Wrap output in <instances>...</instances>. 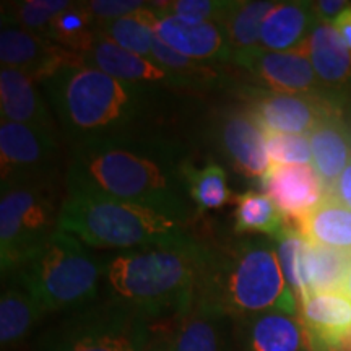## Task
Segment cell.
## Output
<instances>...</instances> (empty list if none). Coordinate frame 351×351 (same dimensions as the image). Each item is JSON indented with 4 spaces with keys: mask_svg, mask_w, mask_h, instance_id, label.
Masks as SVG:
<instances>
[{
    "mask_svg": "<svg viewBox=\"0 0 351 351\" xmlns=\"http://www.w3.org/2000/svg\"><path fill=\"white\" fill-rule=\"evenodd\" d=\"M82 60L85 65L98 69L117 80L134 83V85L165 82L176 83V85L182 83L161 65L153 62V59H147V57L134 54V52L117 46L116 43L104 36L99 28L90 49L82 54Z\"/></svg>",
    "mask_w": 351,
    "mask_h": 351,
    "instance_id": "cell-14",
    "label": "cell"
},
{
    "mask_svg": "<svg viewBox=\"0 0 351 351\" xmlns=\"http://www.w3.org/2000/svg\"><path fill=\"white\" fill-rule=\"evenodd\" d=\"M186 181L165 145L108 137L78 143L70 161L67 187H83L181 219Z\"/></svg>",
    "mask_w": 351,
    "mask_h": 351,
    "instance_id": "cell-1",
    "label": "cell"
},
{
    "mask_svg": "<svg viewBox=\"0 0 351 351\" xmlns=\"http://www.w3.org/2000/svg\"><path fill=\"white\" fill-rule=\"evenodd\" d=\"M313 2H276L261 28V51L285 52L304 46L317 26Z\"/></svg>",
    "mask_w": 351,
    "mask_h": 351,
    "instance_id": "cell-19",
    "label": "cell"
},
{
    "mask_svg": "<svg viewBox=\"0 0 351 351\" xmlns=\"http://www.w3.org/2000/svg\"><path fill=\"white\" fill-rule=\"evenodd\" d=\"M0 108L2 121L56 130L49 109L38 91L36 82L20 70L2 67Z\"/></svg>",
    "mask_w": 351,
    "mask_h": 351,
    "instance_id": "cell-20",
    "label": "cell"
},
{
    "mask_svg": "<svg viewBox=\"0 0 351 351\" xmlns=\"http://www.w3.org/2000/svg\"><path fill=\"white\" fill-rule=\"evenodd\" d=\"M223 147L236 171L245 178H262L271 166L265 132L249 111L228 114L221 130Z\"/></svg>",
    "mask_w": 351,
    "mask_h": 351,
    "instance_id": "cell-17",
    "label": "cell"
},
{
    "mask_svg": "<svg viewBox=\"0 0 351 351\" xmlns=\"http://www.w3.org/2000/svg\"><path fill=\"white\" fill-rule=\"evenodd\" d=\"M236 232H257L276 239L289 226L275 202L267 194L249 191L234 200Z\"/></svg>",
    "mask_w": 351,
    "mask_h": 351,
    "instance_id": "cell-30",
    "label": "cell"
},
{
    "mask_svg": "<svg viewBox=\"0 0 351 351\" xmlns=\"http://www.w3.org/2000/svg\"><path fill=\"white\" fill-rule=\"evenodd\" d=\"M337 95H285L262 91L252 98L251 116L263 132L307 135L327 116L343 111Z\"/></svg>",
    "mask_w": 351,
    "mask_h": 351,
    "instance_id": "cell-9",
    "label": "cell"
},
{
    "mask_svg": "<svg viewBox=\"0 0 351 351\" xmlns=\"http://www.w3.org/2000/svg\"><path fill=\"white\" fill-rule=\"evenodd\" d=\"M59 143L56 132L16 122L0 125V168L2 181L19 176L49 174Z\"/></svg>",
    "mask_w": 351,
    "mask_h": 351,
    "instance_id": "cell-11",
    "label": "cell"
},
{
    "mask_svg": "<svg viewBox=\"0 0 351 351\" xmlns=\"http://www.w3.org/2000/svg\"><path fill=\"white\" fill-rule=\"evenodd\" d=\"M142 351H169V339L163 337H152Z\"/></svg>",
    "mask_w": 351,
    "mask_h": 351,
    "instance_id": "cell-41",
    "label": "cell"
},
{
    "mask_svg": "<svg viewBox=\"0 0 351 351\" xmlns=\"http://www.w3.org/2000/svg\"><path fill=\"white\" fill-rule=\"evenodd\" d=\"M156 8V7H155ZM158 12L155 26L156 36L173 47L176 52L194 59L197 62L205 60H231V51L228 46L225 32L221 25L207 21V23L192 25Z\"/></svg>",
    "mask_w": 351,
    "mask_h": 351,
    "instance_id": "cell-16",
    "label": "cell"
},
{
    "mask_svg": "<svg viewBox=\"0 0 351 351\" xmlns=\"http://www.w3.org/2000/svg\"><path fill=\"white\" fill-rule=\"evenodd\" d=\"M343 293L348 298H351V262H350L348 274H346V280H345V285H343Z\"/></svg>",
    "mask_w": 351,
    "mask_h": 351,
    "instance_id": "cell-42",
    "label": "cell"
},
{
    "mask_svg": "<svg viewBox=\"0 0 351 351\" xmlns=\"http://www.w3.org/2000/svg\"><path fill=\"white\" fill-rule=\"evenodd\" d=\"M275 3L265 0L228 2L219 25L225 32L232 62L245 67L249 60L261 51L258 43H261L262 23Z\"/></svg>",
    "mask_w": 351,
    "mask_h": 351,
    "instance_id": "cell-21",
    "label": "cell"
},
{
    "mask_svg": "<svg viewBox=\"0 0 351 351\" xmlns=\"http://www.w3.org/2000/svg\"><path fill=\"white\" fill-rule=\"evenodd\" d=\"M156 21L158 12L152 2L119 20L99 23L98 28L104 36L116 43L117 46L150 59L153 41L156 36Z\"/></svg>",
    "mask_w": 351,
    "mask_h": 351,
    "instance_id": "cell-27",
    "label": "cell"
},
{
    "mask_svg": "<svg viewBox=\"0 0 351 351\" xmlns=\"http://www.w3.org/2000/svg\"><path fill=\"white\" fill-rule=\"evenodd\" d=\"M184 178L189 195L200 210L221 208L231 202L226 173L221 166L208 165L202 169L184 168Z\"/></svg>",
    "mask_w": 351,
    "mask_h": 351,
    "instance_id": "cell-31",
    "label": "cell"
},
{
    "mask_svg": "<svg viewBox=\"0 0 351 351\" xmlns=\"http://www.w3.org/2000/svg\"><path fill=\"white\" fill-rule=\"evenodd\" d=\"M197 293L226 317L296 313V295L285 278L276 247L263 241H241L218 256L205 254Z\"/></svg>",
    "mask_w": 351,
    "mask_h": 351,
    "instance_id": "cell-3",
    "label": "cell"
},
{
    "mask_svg": "<svg viewBox=\"0 0 351 351\" xmlns=\"http://www.w3.org/2000/svg\"><path fill=\"white\" fill-rule=\"evenodd\" d=\"M300 301L311 351L337 345L351 333V298L343 291L309 293Z\"/></svg>",
    "mask_w": 351,
    "mask_h": 351,
    "instance_id": "cell-15",
    "label": "cell"
},
{
    "mask_svg": "<svg viewBox=\"0 0 351 351\" xmlns=\"http://www.w3.org/2000/svg\"><path fill=\"white\" fill-rule=\"evenodd\" d=\"M153 62L168 70L179 78L181 82L192 80V78H213L215 73L212 69L202 65V62H197L194 59H189V57L176 52L173 47H169L168 44L161 41L160 38L155 36L153 41V49H152Z\"/></svg>",
    "mask_w": 351,
    "mask_h": 351,
    "instance_id": "cell-36",
    "label": "cell"
},
{
    "mask_svg": "<svg viewBox=\"0 0 351 351\" xmlns=\"http://www.w3.org/2000/svg\"><path fill=\"white\" fill-rule=\"evenodd\" d=\"M327 194L333 197L335 200H339L340 204L345 205L346 208L351 210V161Z\"/></svg>",
    "mask_w": 351,
    "mask_h": 351,
    "instance_id": "cell-39",
    "label": "cell"
},
{
    "mask_svg": "<svg viewBox=\"0 0 351 351\" xmlns=\"http://www.w3.org/2000/svg\"><path fill=\"white\" fill-rule=\"evenodd\" d=\"M41 34L82 57L90 49L98 34V23L88 10L86 2H73L69 8L56 15Z\"/></svg>",
    "mask_w": 351,
    "mask_h": 351,
    "instance_id": "cell-26",
    "label": "cell"
},
{
    "mask_svg": "<svg viewBox=\"0 0 351 351\" xmlns=\"http://www.w3.org/2000/svg\"><path fill=\"white\" fill-rule=\"evenodd\" d=\"M103 276L104 265L62 230L16 270V282L32 293L44 314L86 306L96 298Z\"/></svg>",
    "mask_w": 351,
    "mask_h": 351,
    "instance_id": "cell-6",
    "label": "cell"
},
{
    "mask_svg": "<svg viewBox=\"0 0 351 351\" xmlns=\"http://www.w3.org/2000/svg\"><path fill=\"white\" fill-rule=\"evenodd\" d=\"M249 69L274 93L326 95L309 59L307 43L293 51H258L249 60ZM332 95V93H328Z\"/></svg>",
    "mask_w": 351,
    "mask_h": 351,
    "instance_id": "cell-13",
    "label": "cell"
},
{
    "mask_svg": "<svg viewBox=\"0 0 351 351\" xmlns=\"http://www.w3.org/2000/svg\"><path fill=\"white\" fill-rule=\"evenodd\" d=\"M265 143L271 165L313 163V152L307 135L265 132Z\"/></svg>",
    "mask_w": 351,
    "mask_h": 351,
    "instance_id": "cell-34",
    "label": "cell"
},
{
    "mask_svg": "<svg viewBox=\"0 0 351 351\" xmlns=\"http://www.w3.org/2000/svg\"><path fill=\"white\" fill-rule=\"evenodd\" d=\"M261 179L265 194L293 228L327 195L326 186L311 165H271Z\"/></svg>",
    "mask_w": 351,
    "mask_h": 351,
    "instance_id": "cell-12",
    "label": "cell"
},
{
    "mask_svg": "<svg viewBox=\"0 0 351 351\" xmlns=\"http://www.w3.org/2000/svg\"><path fill=\"white\" fill-rule=\"evenodd\" d=\"M158 10L166 15H173L186 23L199 25L213 21L219 23L225 13L228 2L215 0H176V2H153Z\"/></svg>",
    "mask_w": 351,
    "mask_h": 351,
    "instance_id": "cell-35",
    "label": "cell"
},
{
    "mask_svg": "<svg viewBox=\"0 0 351 351\" xmlns=\"http://www.w3.org/2000/svg\"><path fill=\"white\" fill-rule=\"evenodd\" d=\"M295 230L309 243L351 254V210L328 194L296 223Z\"/></svg>",
    "mask_w": 351,
    "mask_h": 351,
    "instance_id": "cell-25",
    "label": "cell"
},
{
    "mask_svg": "<svg viewBox=\"0 0 351 351\" xmlns=\"http://www.w3.org/2000/svg\"><path fill=\"white\" fill-rule=\"evenodd\" d=\"M309 337L301 320L270 311L252 315L245 330L244 351H307Z\"/></svg>",
    "mask_w": 351,
    "mask_h": 351,
    "instance_id": "cell-24",
    "label": "cell"
},
{
    "mask_svg": "<svg viewBox=\"0 0 351 351\" xmlns=\"http://www.w3.org/2000/svg\"><path fill=\"white\" fill-rule=\"evenodd\" d=\"M0 60L2 67L20 70L36 83H43L65 65L83 62L80 56L64 49L44 34L15 26L2 29Z\"/></svg>",
    "mask_w": 351,
    "mask_h": 351,
    "instance_id": "cell-10",
    "label": "cell"
},
{
    "mask_svg": "<svg viewBox=\"0 0 351 351\" xmlns=\"http://www.w3.org/2000/svg\"><path fill=\"white\" fill-rule=\"evenodd\" d=\"M59 202L49 174L2 181L0 261L2 271H16L59 230Z\"/></svg>",
    "mask_w": 351,
    "mask_h": 351,
    "instance_id": "cell-7",
    "label": "cell"
},
{
    "mask_svg": "<svg viewBox=\"0 0 351 351\" xmlns=\"http://www.w3.org/2000/svg\"><path fill=\"white\" fill-rule=\"evenodd\" d=\"M59 230L101 249L187 245L179 219L83 187H67Z\"/></svg>",
    "mask_w": 351,
    "mask_h": 351,
    "instance_id": "cell-4",
    "label": "cell"
},
{
    "mask_svg": "<svg viewBox=\"0 0 351 351\" xmlns=\"http://www.w3.org/2000/svg\"><path fill=\"white\" fill-rule=\"evenodd\" d=\"M152 319L112 301L88 307L44 337L39 351H142Z\"/></svg>",
    "mask_w": 351,
    "mask_h": 351,
    "instance_id": "cell-8",
    "label": "cell"
},
{
    "mask_svg": "<svg viewBox=\"0 0 351 351\" xmlns=\"http://www.w3.org/2000/svg\"><path fill=\"white\" fill-rule=\"evenodd\" d=\"M41 85L64 129L78 143L117 137L137 117L145 98L143 86L83 62L65 65Z\"/></svg>",
    "mask_w": 351,
    "mask_h": 351,
    "instance_id": "cell-5",
    "label": "cell"
},
{
    "mask_svg": "<svg viewBox=\"0 0 351 351\" xmlns=\"http://www.w3.org/2000/svg\"><path fill=\"white\" fill-rule=\"evenodd\" d=\"M307 49L324 90L340 96L351 86V54L333 25L317 23L307 41Z\"/></svg>",
    "mask_w": 351,
    "mask_h": 351,
    "instance_id": "cell-22",
    "label": "cell"
},
{
    "mask_svg": "<svg viewBox=\"0 0 351 351\" xmlns=\"http://www.w3.org/2000/svg\"><path fill=\"white\" fill-rule=\"evenodd\" d=\"M205 252L195 243L145 247L109 258L104 280L111 300L148 319L186 314L199 291Z\"/></svg>",
    "mask_w": 351,
    "mask_h": 351,
    "instance_id": "cell-2",
    "label": "cell"
},
{
    "mask_svg": "<svg viewBox=\"0 0 351 351\" xmlns=\"http://www.w3.org/2000/svg\"><path fill=\"white\" fill-rule=\"evenodd\" d=\"M307 137L313 168L328 192L351 161V132L345 122V109L320 121Z\"/></svg>",
    "mask_w": 351,
    "mask_h": 351,
    "instance_id": "cell-18",
    "label": "cell"
},
{
    "mask_svg": "<svg viewBox=\"0 0 351 351\" xmlns=\"http://www.w3.org/2000/svg\"><path fill=\"white\" fill-rule=\"evenodd\" d=\"M276 241V252L285 274V278L300 298L307 293L306 280V261H307V239L293 226H288Z\"/></svg>",
    "mask_w": 351,
    "mask_h": 351,
    "instance_id": "cell-32",
    "label": "cell"
},
{
    "mask_svg": "<svg viewBox=\"0 0 351 351\" xmlns=\"http://www.w3.org/2000/svg\"><path fill=\"white\" fill-rule=\"evenodd\" d=\"M73 2L69 0H23L8 3L3 12H8V25L28 32L41 33L56 15L69 8Z\"/></svg>",
    "mask_w": 351,
    "mask_h": 351,
    "instance_id": "cell-33",
    "label": "cell"
},
{
    "mask_svg": "<svg viewBox=\"0 0 351 351\" xmlns=\"http://www.w3.org/2000/svg\"><path fill=\"white\" fill-rule=\"evenodd\" d=\"M226 315L197 293L194 304L179 315L169 337V351H221V322Z\"/></svg>",
    "mask_w": 351,
    "mask_h": 351,
    "instance_id": "cell-23",
    "label": "cell"
},
{
    "mask_svg": "<svg viewBox=\"0 0 351 351\" xmlns=\"http://www.w3.org/2000/svg\"><path fill=\"white\" fill-rule=\"evenodd\" d=\"M313 7L319 23L333 25L341 13L351 7V2H345V0H319V2H313Z\"/></svg>",
    "mask_w": 351,
    "mask_h": 351,
    "instance_id": "cell-38",
    "label": "cell"
},
{
    "mask_svg": "<svg viewBox=\"0 0 351 351\" xmlns=\"http://www.w3.org/2000/svg\"><path fill=\"white\" fill-rule=\"evenodd\" d=\"M350 262V252H343L339 251V249L326 247V245L314 243L307 244L306 295H309V293L343 291Z\"/></svg>",
    "mask_w": 351,
    "mask_h": 351,
    "instance_id": "cell-29",
    "label": "cell"
},
{
    "mask_svg": "<svg viewBox=\"0 0 351 351\" xmlns=\"http://www.w3.org/2000/svg\"><path fill=\"white\" fill-rule=\"evenodd\" d=\"M44 315L32 293L20 282L7 288L0 300V341L15 343L28 335L34 324Z\"/></svg>",
    "mask_w": 351,
    "mask_h": 351,
    "instance_id": "cell-28",
    "label": "cell"
},
{
    "mask_svg": "<svg viewBox=\"0 0 351 351\" xmlns=\"http://www.w3.org/2000/svg\"><path fill=\"white\" fill-rule=\"evenodd\" d=\"M333 28L337 29V33H339L341 41H343L346 49H348V52L351 54V7L346 8L339 19L335 20Z\"/></svg>",
    "mask_w": 351,
    "mask_h": 351,
    "instance_id": "cell-40",
    "label": "cell"
},
{
    "mask_svg": "<svg viewBox=\"0 0 351 351\" xmlns=\"http://www.w3.org/2000/svg\"><path fill=\"white\" fill-rule=\"evenodd\" d=\"M345 122L351 132V103L345 104Z\"/></svg>",
    "mask_w": 351,
    "mask_h": 351,
    "instance_id": "cell-43",
    "label": "cell"
},
{
    "mask_svg": "<svg viewBox=\"0 0 351 351\" xmlns=\"http://www.w3.org/2000/svg\"><path fill=\"white\" fill-rule=\"evenodd\" d=\"M147 3L148 2H140V0H95V2H86V7L95 16L96 23L99 25L130 15L143 8Z\"/></svg>",
    "mask_w": 351,
    "mask_h": 351,
    "instance_id": "cell-37",
    "label": "cell"
}]
</instances>
